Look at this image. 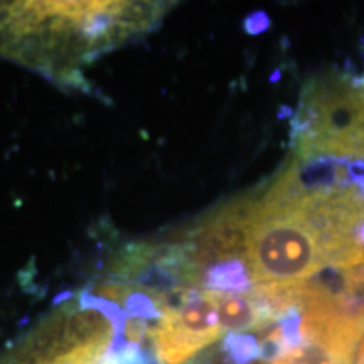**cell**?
<instances>
[{
  "label": "cell",
  "instance_id": "6da1fadb",
  "mask_svg": "<svg viewBox=\"0 0 364 364\" xmlns=\"http://www.w3.org/2000/svg\"><path fill=\"white\" fill-rule=\"evenodd\" d=\"M250 275L260 285H295L327 260L321 240L302 213L285 199L267 196L252 213L247 231Z\"/></svg>",
  "mask_w": 364,
  "mask_h": 364
},
{
  "label": "cell",
  "instance_id": "7a4b0ae2",
  "mask_svg": "<svg viewBox=\"0 0 364 364\" xmlns=\"http://www.w3.org/2000/svg\"><path fill=\"white\" fill-rule=\"evenodd\" d=\"M223 327L213 290L191 294L179 306L167 307L152 339L162 364H184L221 338Z\"/></svg>",
  "mask_w": 364,
  "mask_h": 364
},
{
  "label": "cell",
  "instance_id": "3957f363",
  "mask_svg": "<svg viewBox=\"0 0 364 364\" xmlns=\"http://www.w3.org/2000/svg\"><path fill=\"white\" fill-rule=\"evenodd\" d=\"M215 292L218 307V316L223 327V332H243L250 329H258L267 324L265 300L258 302L250 294L235 292Z\"/></svg>",
  "mask_w": 364,
  "mask_h": 364
}]
</instances>
